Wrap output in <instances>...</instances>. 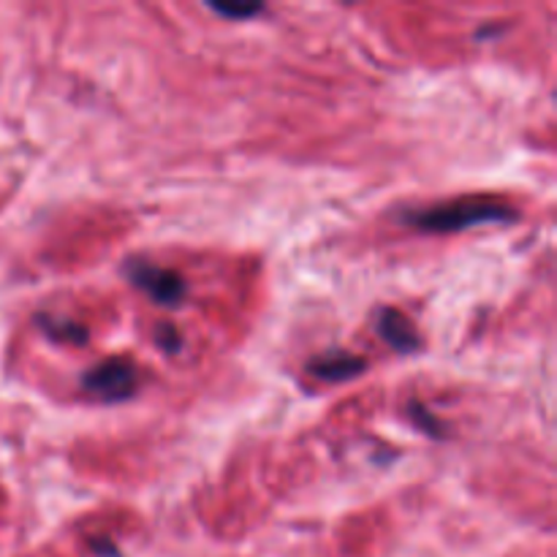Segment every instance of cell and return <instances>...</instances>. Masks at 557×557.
I'll list each match as a JSON object with an SVG mask.
<instances>
[{
  "label": "cell",
  "instance_id": "3",
  "mask_svg": "<svg viewBox=\"0 0 557 557\" xmlns=\"http://www.w3.org/2000/svg\"><path fill=\"white\" fill-rule=\"evenodd\" d=\"M82 384H85L87 392L101 397V400L120 403L134 395L136 386H139V375H136V370L131 364L120 362V359H109V362L90 370Z\"/></svg>",
  "mask_w": 557,
  "mask_h": 557
},
{
  "label": "cell",
  "instance_id": "4",
  "mask_svg": "<svg viewBox=\"0 0 557 557\" xmlns=\"http://www.w3.org/2000/svg\"><path fill=\"white\" fill-rule=\"evenodd\" d=\"M364 370V359L346 351H330L310 362V373L324 381H348Z\"/></svg>",
  "mask_w": 557,
  "mask_h": 557
},
{
  "label": "cell",
  "instance_id": "2",
  "mask_svg": "<svg viewBox=\"0 0 557 557\" xmlns=\"http://www.w3.org/2000/svg\"><path fill=\"white\" fill-rule=\"evenodd\" d=\"M125 275L131 277L139 292L152 297L161 305H177L185 297V281L169 267H158L152 261H131L125 264Z\"/></svg>",
  "mask_w": 557,
  "mask_h": 557
},
{
  "label": "cell",
  "instance_id": "5",
  "mask_svg": "<svg viewBox=\"0 0 557 557\" xmlns=\"http://www.w3.org/2000/svg\"><path fill=\"white\" fill-rule=\"evenodd\" d=\"M379 332L392 348H397V351H413V348L419 346L417 332H413L411 324L392 308L381 310L379 313Z\"/></svg>",
  "mask_w": 557,
  "mask_h": 557
},
{
  "label": "cell",
  "instance_id": "1",
  "mask_svg": "<svg viewBox=\"0 0 557 557\" xmlns=\"http://www.w3.org/2000/svg\"><path fill=\"white\" fill-rule=\"evenodd\" d=\"M406 221L422 232L446 234L462 232V228L482 226V223H509L517 221V207L509 201L490 199V196H468V199L441 201L435 207L408 212Z\"/></svg>",
  "mask_w": 557,
  "mask_h": 557
},
{
  "label": "cell",
  "instance_id": "6",
  "mask_svg": "<svg viewBox=\"0 0 557 557\" xmlns=\"http://www.w3.org/2000/svg\"><path fill=\"white\" fill-rule=\"evenodd\" d=\"M38 324H41L44 335H49L58 343H74V346H82V343L87 341V335L74 324V321L52 319V315H38Z\"/></svg>",
  "mask_w": 557,
  "mask_h": 557
}]
</instances>
